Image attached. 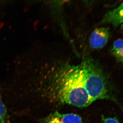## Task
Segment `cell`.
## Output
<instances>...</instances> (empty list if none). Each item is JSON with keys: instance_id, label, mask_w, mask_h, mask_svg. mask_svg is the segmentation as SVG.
Listing matches in <instances>:
<instances>
[{"instance_id": "ba28073f", "label": "cell", "mask_w": 123, "mask_h": 123, "mask_svg": "<svg viewBox=\"0 0 123 123\" xmlns=\"http://www.w3.org/2000/svg\"><path fill=\"white\" fill-rule=\"evenodd\" d=\"M102 123H120L115 117H102Z\"/></svg>"}, {"instance_id": "6da1fadb", "label": "cell", "mask_w": 123, "mask_h": 123, "mask_svg": "<svg viewBox=\"0 0 123 123\" xmlns=\"http://www.w3.org/2000/svg\"><path fill=\"white\" fill-rule=\"evenodd\" d=\"M47 77L46 90L51 100L78 108L88 106L93 102L86 88L82 62L77 65L62 64Z\"/></svg>"}, {"instance_id": "7a4b0ae2", "label": "cell", "mask_w": 123, "mask_h": 123, "mask_svg": "<svg viewBox=\"0 0 123 123\" xmlns=\"http://www.w3.org/2000/svg\"><path fill=\"white\" fill-rule=\"evenodd\" d=\"M82 62L86 88L93 101L110 99L105 79L99 68L90 59L84 60Z\"/></svg>"}, {"instance_id": "52a82bcc", "label": "cell", "mask_w": 123, "mask_h": 123, "mask_svg": "<svg viewBox=\"0 0 123 123\" xmlns=\"http://www.w3.org/2000/svg\"><path fill=\"white\" fill-rule=\"evenodd\" d=\"M0 123H10L7 109L0 96Z\"/></svg>"}, {"instance_id": "277c9868", "label": "cell", "mask_w": 123, "mask_h": 123, "mask_svg": "<svg viewBox=\"0 0 123 123\" xmlns=\"http://www.w3.org/2000/svg\"><path fill=\"white\" fill-rule=\"evenodd\" d=\"M110 36L108 28H96L92 32L90 37L91 47L94 49H99L104 47L108 43Z\"/></svg>"}, {"instance_id": "3957f363", "label": "cell", "mask_w": 123, "mask_h": 123, "mask_svg": "<svg viewBox=\"0 0 123 123\" xmlns=\"http://www.w3.org/2000/svg\"><path fill=\"white\" fill-rule=\"evenodd\" d=\"M41 123H83L79 115L74 113L61 114L58 111L51 113L41 120Z\"/></svg>"}, {"instance_id": "8992f818", "label": "cell", "mask_w": 123, "mask_h": 123, "mask_svg": "<svg viewBox=\"0 0 123 123\" xmlns=\"http://www.w3.org/2000/svg\"><path fill=\"white\" fill-rule=\"evenodd\" d=\"M111 50L113 55L119 61L123 63V38H119L114 42Z\"/></svg>"}, {"instance_id": "9c48e42d", "label": "cell", "mask_w": 123, "mask_h": 123, "mask_svg": "<svg viewBox=\"0 0 123 123\" xmlns=\"http://www.w3.org/2000/svg\"><path fill=\"white\" fill-rule=\"evenodd\" d=\"M53 0V1H56V2H64V1H67V0Z\"/></svg>"}, {"instance_id": "5b68a950", "label": "cell", "mask_w": 123, "mask_h": 123, "mask_svg": "<svg viewBox=\"0 0 123 123\" xmlns=\"http://www.w3.org/2000/svg\"><path fill=\"white\" fill-rule=\"evenodd\" d=\"M102 23L117 26L123 23V2L120 6L105 14Z\"/></svg>"}]
</instances>
